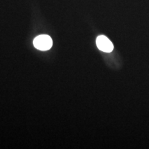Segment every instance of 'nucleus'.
<instances>
[{
  "label": "nucleus",
  "mask_w": 149,
  "mask_h": 149,
  "mask_svg": "<svg viewBox=\"0 0 149 149\" xmlns=\"http://www.w3.org/2000/svg\"><path fill=\"white\" fill-rule=\"evenodd\" d=\"M96 44L100 51L105 53H111L113 50V44L108 37L100 35L96 40Z\"/></svg>",
  "instance_id": "nucleus-2"
},
{
  "label": "nucleus",
  "mask_w": 149,
  "mask_h": 149,
  "mask_svg": "<svg viewBox=\"0 0 149 149\" xmlns=\"http://www.w3.org/2000/svg\"><path fill=\"white\" fill-rule=\"evenodd\" d=\"M33 44L37 49L40 51H47L52 47L53 40L51 37L46 35H41L35 37Z\"/></svg>",
  "instance_id": "nucleus-1"
}]
</instances>
